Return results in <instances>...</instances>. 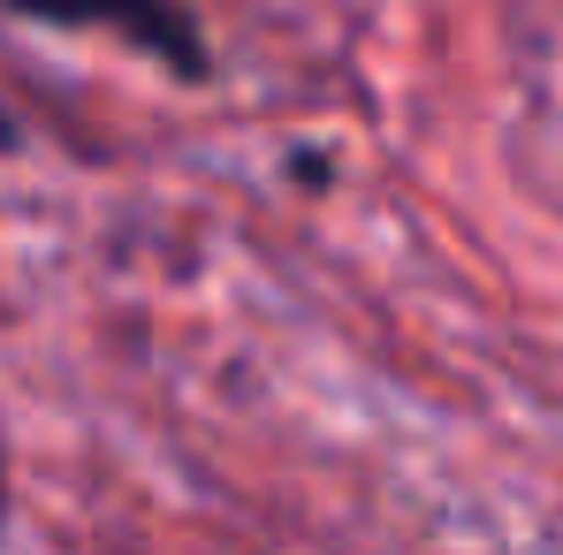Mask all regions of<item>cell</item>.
<instances>
[{
  "label": "cell",
  "instance_id": "cell-1",
  "mask_svg": "<svg viewBox=\"0 0 563 555\" xmlns=\"http://www.w3.org/2000/svg\"><path fill=\"white\" fill-rule=\"evenodd\" d=\"M0 8L23 15V23H46V31L122 38L145 62H161L168 77H184V85H206L213 77V38H206V23L190 15L184 0H0Z\"/></svg>",
  "mask_w": 563,
  "mask_h": 555
},
{
  "label": "cell",
  "instance_id": "cell-2",
  "mask_svg": "<svg viewBox=\"0 0 563 555\" xmlns=\"http://www.w3.org/2000/svg\"><path fill=\"white\" fill-rule=\"evenodd\" d=\"M15 525V471H8V419H0V541Z\"/></svg>",
  "mask_w": 563,
  "mask_h": 555
},
{
  "label": "cell",
  "instance_id": "cell-3",
  "mask_svg": "<svg viewBox=\"0 0 563 555\" xmlns=\"http://www.w3.org/2000/svg\"><path fill=\"white\" fill-rule=\"evenodd\" d=\"M8 153H23V122H15L8 99H0V160H8Z\"/></svg>",
  "mask_w": 563,
  "mask_h": 555
}]
</instances>
